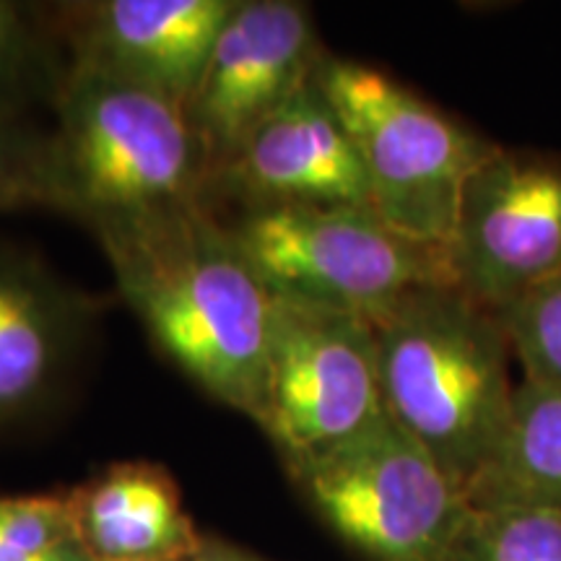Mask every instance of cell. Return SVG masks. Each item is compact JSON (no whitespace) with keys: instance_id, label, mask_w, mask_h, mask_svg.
<instances>
[{"instance_id":"obj_1","label":"cell","mask_w":561,"mask_h":561,"mask_svg":"<svg viewBox=\"0 0 561 561\" xmlns=\"http://www.w3.org/2000/svg\"><path fill=\"white\" fill-rule=\"evenodd\" d=\"M117 289L174 367L261 421L273 294L203 203L94 231Z\"/></svg>"},{"instance_id":"obj_2","label":"cell","mask_w":561,"mask_h":561,"mask_svg":"<svg viewBox=\"0 0 561 561\" xmlns=\"http://www.w3.org/2000/svg\"><path fill=\"white\" fill-rule=\"evenodd\" d=\"M369 325L385 411L468 496L500 447L517 390L500 318L455 286H432Z\"/></svg>"},{"instance_id":"obj_3","label":"cell","mask_w":561,"mask_h":561,"mask_svg":"<svg viewBox=\"0 0 561 561\" xmlns=\"http://www.w3.org/2000/svg\"><path fill=\"white\" fill-rule=\"evenodd\" d=\"M55 110L50 208L91 231L198 203L214 178L187 112L157 91L68 66Z\"/></svg>"},{"instance_id":"obj_4","label":"cell","mask_w":561,"mask_h":561,"mask_svg":"<svg viewBox=\"0 0 561 561\" xmlns=\"http://www.w3.org/2000/svg\"><path fill=\"white\" fill-rule=\"evenodd\" d=\"M314 83L354 140L371 210L409 240L450 250L462 191L500 144L364 62L325 53Z\"/></svg>"},{"instance_id":"obj_5","label":"cell","mask_w":561,"mask_h":561,"mask_svg":"<svg viewBox=\"0 0 561 561\" xmlns=\"http://www.w3.org/2000/svg\"><path fill=\"white\" fill-rule=\"evenodd\" d=\"M229 231L273 294L367 320L419 289L455 286L450 252L409 240L371 208L255 203Z\"/></svg>"},{"instance_id":"obj_6","label":"cell","mask_w":561,"mask_h":561,"mask_svg":"<svg viewBox=\"0 0 561 561\" xmlns=\"http://www.w3.org/2000/svg\"><path fill=\"white\" fill-rule=\"evenodd\" d=\"M286 466L322 523L369 561L453 559L471 502L390 413Z\"/></svg>"},{"instance_id":"obj_7","label":"cell","mask_w":561,"mask_h":561,"mask_svg":"<svg viewBox=\"0 0 561 561\" xmlns=\"http://www.w3.org/2000/svg\"><path fill=\"white\" fill-rule=\"evenodd\" d=\"M385 413L369 320L273 294L265 405L257 426L286 462L328 450Z\"/></svg>"},{"instance_id":"obj_8","label":"cell","mask_w":561,"mask_h":561,"mask_svg":"<svg viewBox=\"0 0 561 561\" xmlns=\"http://www.w3.org/2000/svg\"><path fill=\"white\" fill-rule=\"evenodd\" d=\"M455 289L500 314L561 276V157L496 146L471 174L450 242Z\"/></svg>"},{"instance_id":"obj_9","label":"cell","mask_w":561,"mask_h":561,"mask_svg":"<svg viewBox=\"0 0 561 561\" xmlns=\"http://www.w3.org/2000/svg\"><path fill=\"white\" fill-rule=\"evenodd\" d=\"M322 55L307 5L291 0L237 3L187 104L214 174L265 117L314 79Z\"/></svg>"},{"instance_id":"obj_10","label":"cell","mask_w":561,"mask_h":561,"mask_svg":"<svg viewBox=\"0 0 561 561\" xmlns=\"http://www.w3.org/2000/svg\"><path fill=\"white\" fill-rule=\"evenodd\" d=\"M240 0H104L62 11L70 66L138 83L187 112Z\"/></svg>"},{"instance_id":"obj_11","label":"cell","mask_w":561,"mask_h":561,"mask_svg":"<svg viewBox=\"0 0 561 561\" xmlns=\"http://www.w3.org/2000/svg\"><path fill=\"white\" fill-rule=\"evenodd\" d=\"M91 314V299L0 237V430L53 405Z\"/></svg>"},{"instance_id":"obj_12","label":"cell","mask_w":561,"mask_h":561,"mask_svg":"<svg viewBox=\"0 0 561 561\" xmlns=\"http://www.w3.org/2000/svg\"><path fill=\"white\" fill-rule=\"evenodd\" d=\"M255 203L371 208L369 182L346 125L314 79L244 138L219 172Z\"/></svg>"},{"instance_id":"obj_13","label":"cell","mask_w":561,"mask_h":561,"mask_svg":"<svg viewBox=\"0 0 561 561\" xmlns=\"http://www.w3.org/2000/svg\"><path fill=\"white\" fill-rule=\"evenodd\" d=\"M66 500L91 561H193L203 549L178 483L151 462L110 466Z\"/></svg>"},{"instance_id":"obj_14","label":"cell","mask_w":561,"mask_h":561,"mask_svg":"<svg viewBox=\"0 0 561 561\" xmlns=\"http://www.w3.org/2000/svg\"><path fill=\"white\" fill-rule=\"evenodd\" d=\"M468 502L561 510V385H517L507 430Z\"/></svg>"},{"instance_id":"obj_15","label":"cell","mask_w":561,"mask_h":561,"mask_svg":"<svg viewBox=\"0 0 561 561\" xmlns=\"http://www.w3.org/2000/svg\"><path fill=\"white\" fill-rule=\"evenodd\" d=\"M55 26L37 5L0 0V117L26 121L39 100L55 102L62 76Z\"/></svg>"},{"instance_id":"obj_16","label":"cell","mask_w":561,"mask_h":561,"mask_svg":"<svg viewBox=\"0 0 561 561\" xmlns=\"http://www.w3.org/2000/svg\"><path fill=\"white\" fill-rule=\"evenodd\" d=\"M450 561H561V510L471 504Z\"/></svg>"},{"instance_id":"obj_17","label":"cell","mask_w":561,"mask_h":561,"mask_svg":"<svg viewBox=\"0 0 561 561\" xmlns=\"http://www.w3.org/2000/svg\"><path fill=\"white\" fill-rule=\"evenodd\" d=\"M523 380L561 385V276L496 314Z\"/></svg>"},{"instance_id":"obj_18","label":"cell","mask_w":561,"mask_h":561,"mask_svg":"<svg viewBox=\"0 0 561 561\" xmlns=\"http://www.w3.org/2000/svg\"><path fill=\"white\" fill-rule=\"evenodd\" d=\"M34 206L50 208L47 136L26 121L0 117V214Z\"/></svg>"},{"instance_id":"obj_19","label":"cell","mask_w":561,"mask_h":561,"mask_svg":"<svg viewBox=\"0 0 561 561\" xmlns=\"http://www.w3.org/2000/svg\"><path fill=\"white\" fill-rule=\"evenodd\" d=\"M193 561H244V559L237 557L234 551L221 549V546H206V543H203L201 553Z\"/></svg>"},{"instance_id":"obj_20","label":"cell","mask_w":561,"mask_h":561,"mask_svg":"<svg viewBox=\"0 0 561 561\" xmlns=\"http://www.w3.org/2000/svg\"><path fill=\"white\" fill-rule=\"evenodd\" d=\"M60 561H91V559L87 557V553H83V551L79 549V543H76L73 549H70V551L66 553V557H62Z\"/></svg>"}]
</instances>
